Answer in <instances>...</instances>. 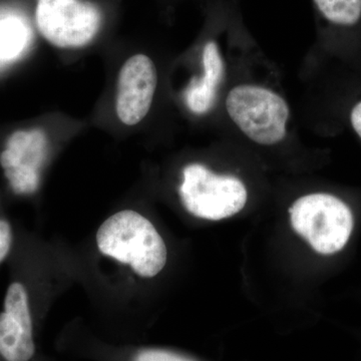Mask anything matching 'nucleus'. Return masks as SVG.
<instances>
[{
    "label": "nucleus",
    "mask_w": 361,
    "mask_h": 361,
    "mask_svg": "<svg viewBox=\"0 0 361 361\" xmlns=\"http://www.w3.org/2000/svg\"><path fill=\"white\" fill-rule=\"evenodd\" d=\"M226 110L235 125L252 141L263 146L281 142L290 111L286 101L266 87L241 85L226 99Z\"/></svg>",
    "instance_id": "7ed1b4c3"
},
{
    "label": "nucleus",
    "mask_w": 361,
    "mask_h": 361,
    "mask_svg": "<svg viewBox=\"0 0 361 361\" xmlns=\"http://www.w3.org/2000/svg\"><path fill=\"white\" fill-rule=\"evenodd\" d=\"M158 85V71L154 61L145 54L128 59L118 80L116 111L126 126L137 125L148 115Z\"/></svg>",
    "instance_id": "0eeeda50"
},
{
    "label": "nucleus",
    "mask_w": 361,
    "mask_h": 361,
    "mask_svg": "<svg viewBox=\"0 0 361 361\" xmlns=\"http://www.w3.org/2000/svg\"><path fill=\"white\" fill-rule=\"evenodd\" d=\"M4 311L27 329H32L28 296L23 284L16 282L8 287L4 300Z\"/></svg>",
    "instance_id": "f8f14e48"
},
{
    "label": "nucleus",
    "mask_w": 361,
    "mask_h": 361,
    "mask_svg": "<svg viewBox=\"0 0 361 361\" xmlns=\"http://www.w3.org/2000/svg\"><path fill=\"white\" fill-rule=\"evenodd\" d=\"M203 75L194 78L184 92L185 103L195 115H205L215 104L218 89L225 75V65L215 42H207L203 49Z\"/></svg>",
    "instance_id": "6e6552de"
},
{
    "label": "nucleus",
    "mask_w": 361,
    "mask_h": 361,
    "mask_svg": "<svg viewBox=\"0 0 361 361\" xmlns=\"http://www.w3.org/2000/svg\"><path fill=\"white\" fill-rule=\"evenodd\" d=\"M47 147V134L39 129L18 130L7 140L0 165L14 193L30 195L39 189Z\"/></svg>",
    "instance_id": "423d86ee"
},
{
    "label": "nucleus",
    "mask_w": 361,
    "mask_h": 361,
    "mask_svg": "<svg viewBox=\"0 0 361 361\" xmlns=\"http://www.w3.org/2000/svg\"><path fill=\"white\" fill-rule=\"evenodd\" d=\"M97 245L103 255L130 265L139 276H157L167 263L168 250L155 226L142 214H114L97 230Z\"/></svg>",
    "instance_id": "f257e3e1"
},
{
    "label": "nucleus",
    "mask_w": 361,
    "mask_h": 361,
    "mask_svg": "<svg viewBox=\"0 0 361 361\" xmlns=\"http://www.w3.org/2000/svg\"><path fill=\"white\" fill-rule=\"evenodd\" d=\"M133 361H196L190 356L163 348H145L137 351Z\"/></svg>",
    "instance_id": "ddd939ff"
},
{
    "label": "nucleus",
    "mask_w": 361,
    "mask_h": 361,
    "mask_svg": "<svg viewBox=\"0 0 361 361\" xmlns=\"http://www.w3.org/2000/svg\"><path fill=\"white\" fill-rule=\"evenodd\" d=\"M292 227L322 255H334L348 245L355 229L353 210L332 194L313 193L297 199L290 208Z\"/></svg>",
    "instance_id": "f03ea898"
},
{
    "label": "nucleus",
    "mask_w": 361,
    "mask_h": 361,
    "mask_svg": "<svg viewBox=\"0 0 361 361\" xmlns=\"http://www.w3.org/2000/svg\"><path fill=\"white\" fill-rule=\"evenodd\" d=\"M179 195L188 212L210 221L227 219L241 212L248 199L245 185L238 178L215 174L201 164L184 168Z\"/></svg>",
    "instance_id": "20e7f679"
},
{
    "label": "nucleus",
    "mask_w": 361,
    "mask_h": 361,
    "mask_svg": "<svg viewBox=\"0 0 361 361\" xmlns=\"http://www.w3.org/2000/svg\"><path fill=\"white\" fill-rule=\"evenodd\" d=\"M25 21L16 16L0 18V59L9 61L20 56L30 42Z\"/></svg>",
    "instance_id": "9d476101"
},
{
    "label": "nucleus",
    "mask_w": 361,
    "mask_h": 361,
    "mask_svg": "<svg viewBox=\"0 0 361 361\" xmlns=\"http://www.w3.org/2000/svg\"><path fill=\"white\" fill-rule=\"evenodd\" d=\"M11 242H13V233L11 225L4 220H0V262L6 258L7 254L11 250Z\"/></svg>",
    "instance_id": "4468645a"
},
{
    "label": "nucleus",
    "mask_w": 361,
    "mask_h": 361,
    "mask_svg": "<svg viewBox=\"0 0 361 361\" xmlns=\"http://www.w3.org/2000/svg\"><path fill=\"white\" fill-rule=\"evenodd\" d=\"M35 20L42 37L59 49L90 44L102 23L99 9L85 0H39Z\"/></svg>",
    "instance_id": "39448f33"
},
{
    "label": "nucleus",
    "mask_w": 361,
    "mask_h": 361,
    "mask_svg": "<svg viewBox=\"0 0 361 361\" xmlns=\"http://www.w3.org/2000/svg\"><path fill=\"white\" fill-rule=\"evenodd\" d=\"M350 123L356 135L361 140V101L358 102L350 111Z\"/></svg>",
    "instance_id": "2eb2a0df"
},
{
    "label": "nucleus",
    "mask_w": 361,
    "mask_h": 361,
    "mask_svg": "<svg viewBox=\"0 0 361 361\" xmlns=\"http://www.w3.org/2000/svg\"><path fill=\"white\" fill-rule=\"evenodd\" d=\"M35 353L33 330L4 311L0 314V355L6 361H30Z\"/></svg>",
    "instance_id": "1a4fd4ad"
},
{
    "label": "nucleus",
    "mask_w": 361,
    "mask_h": 361,
    "mask_svg": "<svg viewBox=\"0 0 361 361\" xmlns=\"http://www.w3.org/2000/svg\"><path fill=\"white\" fill-rule=\"evenodd\" d=\"M322 16L334 25H355L361 18V0H313Z\"/></svg>",
    "instance_id": "9b49d317"
}]
</instances>
